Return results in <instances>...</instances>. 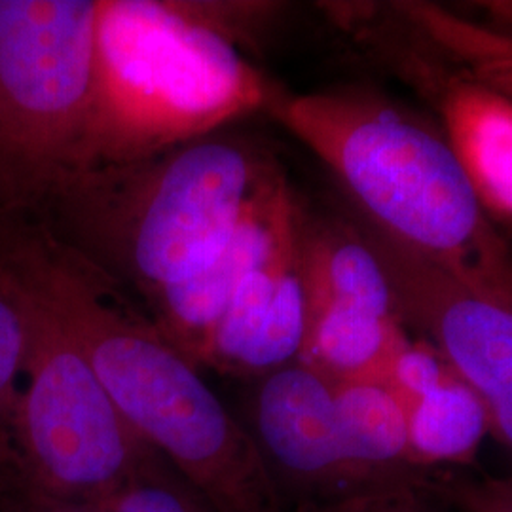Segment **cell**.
I'll use <instances>...</instances> for the list:
<instances>
[{
	"label": "cell",
	"instance_id": "2",
	"mask_svg": "<svg viewBox=\"0 0 512 512\" xmlns=\"http://www.w3.org/2000/svg\"><path fill=\"white\" fill-rule=\"evenodd\" d=\"M277 171L268 148L230 126L141 162L74 173L33 219L147 304L219 249Z\"/></svg>",
	"mask_w": 512,
	"mask_h": 512
},
{
	"label": "cell",
	"instance_id": "22",
	"mask_svg": "<svg viewBox=\"0 0 512 512\" xmlns=\"http://www.w3.org/2000/svg\"><path fill=\"white\" fill-rule=\"evenodd\" d=\"M194 16L238 48H253L272 23L277 4L234 0H188Z\"/></svg>",
	"mask_w": 512,
	"mask_h": 512
},
{
	"label": "cell",
	"instance_id": "21",
	"mask_svg": "<svg viewBox=\"0 0 512 512\" xmlns=\"http://www.w3.org/2000/svg\"><path fill=\"white\" fill-rule=\"evenodd\" d=\"M429 484L450 511L512 512V475L475 478L439 469Z\"/></svg>",
	"mask_w": 512,
	"mask_h": 512
},
{
	"label": "cell",
	"instance_id": "3",
	"mask_svg": "<svg viewBox=\"0 0 512 512\" xmlns=\"http://www.w3.org/2000/svg\"><path fill=\"white\" fill-rule=\"evenodd\" d=\"M264 112L329 167L376 234L467 287L512 302V249L444 135L359 92L275 86Z\"/></svg>",
	"mask_w": 512,
	"mask_h": 512
},
{
	"label": "cell",
	"instance_id": "9",
	"mask_svg": "<svg viewBox=\"0 0 512 512\" xmlns=\"http://www.w3.org/2000/svg\"><path fill=\"white\" fill-rule=\"evenodd\" d=\"M300 219L298 205L243 277L215 332L207 368L258 380L298 361L308 319Z\"/></svg>",
	"mask_w": 512,
	"mask_h": 512
},
{
	"label": "cell",
	"instance_id": "7",
	"mask_svg": "<svg viewBox=\"0 0 512 512\" xmlns=\"http://www.w3.org/2000/svg\"><path fill=\"white\" fill-rule=\"evenodd\" d=\"M384 262L403 325L420 332L475 391L490 433L512 454V302L467 287L403 247L368 236Z\"/></svg>",
	"mask_w": 512,
	"mask_h": 512
},
{
	"label": "cell",
	"instance_id": "8",
	"mask_svg": "<svg viewBox=\"0 0 512 512\" xmlns=\"http://www.w3.org/2000/svg\"><path fill=\"white\" fill-rule=\"evenodd\" d=\"M287 512L359 488L342 450L334 382L294 361L256 380L249 423Z\"/></svg>",
	"mask_w": 512,
	"mask_h": 512
},
{
	"label": "cell",
	"instance_id": "17",
	"mask_svg": "<svg viewBox=\"0 0 512 512\" xmlns=\"http://www.w3.org/2000/svg\"><path fill=\"white\" fill-rule=\"evenodd\" d=\"M25 365V323L14 296L0 283V494L12 473V423Z\"/></svg>",
	"mask_w": 512,
	"mask_h": 512
},
{
	"label": "cell",
	"instance_id": "24",
	"mask_svg": "<svg viewBox=\"0 0 512 512\" xmlns=\"http://www.w3.org/2000/svg\"><path fill=\"white\" fill-rule=\"evenodd\" d=\"M484 10L495 25V33L512 40V0H499V2H484Z\"/></svg>",
	"mask_w": 512,
	"mask_h": 512
},
{
	"label": "cell",
	"instance_id": "15",
	"mask_svg": "<svg viewBox=\"0 0 512 512\" xmlns=\"http://www.w3.org/2000/svg\"><path fill=\"white\" fill-rule=\"evenodd\" d=\"M488 433L484 406L452 370L439 387L408 408L410 456L423 471L469 465Z\"/></svg>",
	"mask_w": 512,
	"mask_h": 512
},
{
	"label": "cell",
	"instance_id": "13",
	"mask_svg": "<svg viewBox=\"0 0 512 512\" xmlns=\"http://www.w3.org/2000/svg\"><path fill=\"white\" fill-rule=\"evenodd\" d=\"M336 421L359 486L427 473L410 456L408 410L382 380L334 382Z\"/></svg>",
	"mask_w": 512,
	"mask_h": 512
},
{
	"label": "cell",
	"instance_id": "19",
	"mask_svg": "<svg viewBox=\"0 0 512 512\" xmlns=\"http://www.w3.org/2000/svg\"><path fill=\"white\" fill-rule=\"evenodd\" d=\"M446 46L475 67L478 82L512 97L511 38L459 21L448 31Z\"/></svg>",
	"mask_w": 512,
	"mask_h": 512
},
{
	"label": "cell",
	"instance_id": "11",
	"mask_svg": "<svg viewBox=\"0 0 512 512\" xmlns=\"http://www.w3.org/2000/svg\"><path fill=\"white\" fill-rule=\"evenodd\" d=\"M446 141L490 217L512 222V97L482 82L452 84L440 101Z\"/></svg>",
	"mask_w": 512,
	"mask_h": 512
},
{
	"label": "cell",
	"instance_id": "16",
	"mask_svg": "<svg viewBox=\"0 0 512 512\" xmlns=\"http://www.w3.org/2000/svg\"><path fill=\"white\" fill-rule=\"evenodd\" d=\"M103 507L107 512H217L156 452L110 495Z\"/></svg>",
	"mask_w": 512,
	"mask_h": 512
},
{
	"label": "cell",
	"instance_id": "5",
	"mask_svg": "<svg viewBox=\"0 0 512 512\" xmlns=\"http://www.w3.org/2000/svg\"><path fill=\"white\" fill-rule=\"evenodd\" d=\"M99 0H0V215L37 217L78 167Z\"/></svg>",
	"mask_w": 512,
	"mask_h": 512
},
{
	"label": "cell",
	"instance_id": "20",
	"mask_svg": "<svg viewBox=\"0 0 512 512\" xmlns=\"http://www.w3.org/2000/svg\"><path fill=\"white\" fill-rule=\"evenodd\" d=\"M450 374V366L444 363L439 351L423 338L408 342L399 349L385 368L382 382L403 401L406 410L439 387Z\"/></svg>",
	"mask_w": 512,
	"mask_h": 512
},
{
	"label": "cell",
	"instance_id": "18",
	"mask_svg": "<svg viewBox=\"0 0 512 512\" xmlns=\"http://www.w3.org/2000/svg\"><path fill=\"white\" fill-rule=\"evenodd\" d=\"M431 473L370 482L293 512H444L448 507L431 490Z\"/></svg>",
	"mask_w": 512,
	"mask_h": 512
},
{
	"label": "cell",
	"instance_id": "1",
	"mask_svg": "<svg viewBox=\"0 0 512 512\" xmlns=\"http://www.w3.org/2000/svg\"><path fill=\"white\" fill-rule=\"evenodd\" d=\"M0 277L50 310L129 427L217 512H287L249 429L202 368L37 219L0 215Z\"/></svg>",
	"mask_w": 512,
	"mask_h": 512
},
{
	"label": "cell",
	"instance_id": "6",
	"mask_svg": "<svg viewBox=\"0 0 512 512\" xmlns=\"http://www.w3.org/2000/svg\"><path fill=\"white\" fill-rule=\"evenodd\" d=\"M0 283L25 323L12 478L38 494L103 505L154 450L129 427L50 310L8 279Z\"/></svg>",
	"mask_w": 512,
	"mask_h": 512
},
{
	"label": "cell",
	"instance_id": "10",
	"mask_svg": "<svg viewBox=\"0 0 512 512\" xmlns=\"http://www.w3.org/2000/svg\"><path fill=\"white\" fill-rule=\"evenodd\" d=\"M296 209L293 188L283 171H277L258 190L219 249L192 274L148 300L150 323L198 368L207 365L215 332L243 277Z\"/></svg>",
	"mask_w": 512,
	"mask_h": 512
},
{
	"label": "cell",
	"instance_id": "12",
	"mask_svg": "<svg viewBox=\"0 0 512 512\" xmlns=\"http://www.w3.org/2000/svg\"><path fill=\"white\" fill-rule=\"evenodd\" d=\"M300 262L308 306H344L401 319L393 285L372 241L348 224L300 219Z\"/></svg>",
	"mask_w": 512,
	"mask_h": 512
},
{
	"label": "cell",
	"instance_id": "4",
	"mask_svg": "<svg viewBox=\"0 0 512 512\" xmlns=\"http://www.w3.org/2000/svg\"><path fill=\"white\" fill-rule=\"evenodd\" d=\"M274 90L188 0H99L92 105L74 173L141 162L236 126L264 112Z\"/></svg>",
	"mask_w": 512,
	"mask_h": 512
},
{
	"label": "cell",
	"instance_id": "23",
	"mask_svg": "<svg viewBox=\"0 0 512 512\" xmlns=\"http://www.w3.org/2000/svg\"><path fill=\"white\" fill-rule=\"evenodd\" d=\"M0 512H107L103 505L80 503L69 499H57L38 494L16 480H10L6 490L0 494Z\"/></svg>",
	"mask_w": 512,
	"mask_h": 512
},
{
	"label": "cell",
	"instance_id": "14",
	"mask_svg": "<svg viewBox=\"0 0 512 512\" xmlns=\"http://www.w3.org/2000/svg\"><path fill=\"white\" fill-rule=\"evenodd\" d=\"M408 342L401 319L344 306H308L298 361L332 382L382 380L391 357Z\"/></svg>",
	"mask_w": 512,
	"mask_h": 512
}]
</instances>
